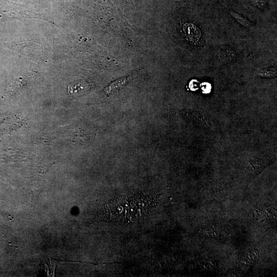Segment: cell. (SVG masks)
<instances>
[{
	"mask_svg": "<svg viewBox=\"0 0 277 277\" xmlns=\"http://www.w3.org/2000/svg\"><path fill=\"white\" fill-rule=\"evenodd\" d=\"M115 201L105 208L108 216L114 220H135L144 215L147 207L145 201L140 198H125Z\"/></svg>",
	"mask_w": 277,
	"mask_h": 277,
	"instance_id": "obj_1",
	"label": "cell"
},
{
	"mask_svg": "<svg viewBox=\"0 0 277 277\" xmlns=\"http://www.w3.org/2000/svg\"><path fill=\"white\" fill-rule=\"evenodd\" d=\"M184 31L186 40L193 44H196L201 37L200 29L194 24L186 23L183 26Z\"/></svg>",
	"mask_w": 277,
	"mask_h": 277,
	"instance_id": "obj_2",
	"label": "cell"
},
{
	"mask_svg": "<svg viewBox=\"0 0 277 277\" xmlns=\"http://www.w3.org/2000/svg\"><path fill=\"white\" fill-rule=\"evenodd\" d=\"M131 78V75L127 76V77L120 79L113 82L105 89L104 91V94L105 95H108L110 94L113 92L119 91V90L123 88L124 86H125L126 84L129 82Z\"/></svg>",
	"mask_w": 277,
	"mask_h": 277,
	"instance_id": "obj_3",
	"label": "cell"
},
{
	"mask_svg": "<svg viewBox=\"0 0 277 277\" xmlns=\"http://www.w3.org/2000/svg\"><path fill=\"white\" fill-rule=\"evenodd\" d=\"M218 56L222 61L226 63L231 62L237 57L236 52L227 46H222L220 48Z\"/></svg>",
	"mask_w": 277,
	"mask_h": 277,
	"instance_id": "obj_4",
	"label": "cell"
},
{
	"mask_svg": "<svg viewBox=\"0 0 277 277\" xmlns=\"http://www.w3.org/2000/svg\"><path fill=\"white\" fill-rule=\"evenodd\" d=\"M230 14L232 17L235 18L237 22L242 25L247 27L251 26L252 23L250 21L242 15L233 12H231Z\"/></svg>",
	"mask_w": 277,
	"mask_h": 277,
	"instance_id": "obj_5",
	"label": "cell"
},
{
	"mask_svg": "<svg viewBox=\"0 0 277 277\" xmlns=\"http://www.w3.org/2000/svg\"><path fill=\"white\" fill-rule=\"evenodd\" d=\"M259 75L262 77L274 78L277 76V71L274 68H269L262 70Z\"/></svg>",
	"mask_w": 277,
	"mask_h": 277,
	"instance_id": "obj_6",
	"label": "cell"
},
{
	"mask_svg": "<svg viewBox=\"0 0 277 277\" xmlns=\"http://www.w3.org/2000/svg\"><path fill=\"white\" fill-rule=\"evenodd\" d=\"M205 84L206 86L203 88V90L205 91L207 93L210 92L211 89L210 84L205 83Z\"/></svg>",
	"mask_w": 277,
	"mask_h": 277,
	"instance_id": "obj_7",
	"label": "cell"
}]
</instances>
